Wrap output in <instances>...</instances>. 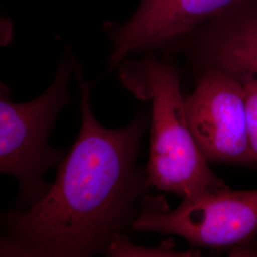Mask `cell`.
Wrapping results in <instances>:
<instances>
[{"mask_svg":"<svg viewBox=\"0 0 257 257\" xmlns=\"http://www.w3.org/2000/svg\"><path fill=\"white\" fill-rule=\"evenodd\" d=\"M105 254L110 256H192L193 251H177L174 249V243L172 241L165 242L157 248H144L133 245L130 239L121 233L116 235L106 248Z\"/></svg>","mask_w":257,"mask_h":257,"instance_id":"8","label":"cell"},{"mask_svg":"<svg viewBox=\"0 0 257 257\" xmlns=\"http://www.w3.org/2000/svg\"><path fill=\"white\" fill-rule=\"evenodd\" d=\"M242 85L245 90L248 143L254 163L257 164V82Z\"/></svg>","mask_w":257,"mask_h":257,"instance_id":"9","label":"cell"},{"mask_svg":"<svg viewBox=\"0 0 257 257\" xmlns=\"http://www.w3.org/2000/svg\"><path fill=\"white\" fill-rule=\"evenodd\" d=\"M14 35V24L11 19L0 16V47L8 45Z\"/></svg>","mask_w":257,"mask_h":257,"instance_id":"10","label":"cell"},{"mask_svg":"<svg viewBox=\"0 0 257 257\" xmlns=\"http://www.w3.org/2000/svg\"><path fill=\"white\" fill-rule=\"evenodd\" d=\"M243 0H141L128 21L111 31L110 69L132 53L175 46L197 28Z\"/></svg>","mask_w":257,"mask_h":257,"instance_id":"6","label":"cell"},{"mask_svg":"<svg viewBox=\"0 0 257 257\" xmlns=\"http://www.w3.org/2000/svg\"><path fill=\"white\" fill-rule=\"evenodd\" d=\"M175 46L204 70H220L242 84L257 82V0L241 1Z\"/></svg>","mask_w":257,"mask_h":257,"instance_id":"7","label":"cell"},{"mask_svg":"<svg viewBox=\"0 0 257 257\" xmlns=\"http://www.w3.org/2000/svg\"><path fill=\"white\" fill-rule=\"evenodd\" d=\"M132 224L138 231L174 234L194 247L241 248L257 234V190L211 187L171 210L162 196L145 197Z\"/></svg>","mask_w":257,"mask_h":257,"instance_id":"4","label":"cell"},{"mask_svg":"<svg viewBox=\"0 0 257 257\" xmlns=\"http://www.w3.org/2000/svg\"><path fill=\"white\" fill-rule=\"evenodd\" d=\"M80 87L81 128L59 162L55 182L27 209H13L1 220L0 256L86 257L104 253L138 215L147 189L137 165L146 120L108 128L92 113V84L73 60Z\"/></svg>","mask_w":257,"mask_h":257,"instance_id":"1","label":"cell"},{"mask_svg":"<svg viewBox=\"0 0 257 257\" xmlns=\"http://www.w3.org/2000/svg\"><path fill=\"white\" fill-rule=\"evenodd\" d=\"M120 79L141 100L152 102L148 186L191 196L224 184L211 172L187 119L180 76L175 65L147 56L124 60Z\"/></svg>","mask_w":257,"mask_h":257,"instance_id":"2","label":"cell"},{"mask_svg":"<svg viewBox=\"0 0 257 257\" xmlns=\"http://www.w3.org/2000/svg\"><path fill=\"white\" fill-rule=\"evenodd\" d=\"M73 59L59 64L55 80L36 99L16 103L9 88L0 83V173L18 178L20 202L31 205L46 193L44 175L64 157L52 147L50 134L60 111L70 102L68 83Z\"/></svg>","mask_w":257,"mask_h":257,"instance_id":"3","label":"cell"},{"mask_svg":"<svg viewBox=\"0 0 257 257\" xmlns=\"http://www.w3.org/2000/svg\"><path fill=\"white\" fill-rule=\"evenodd\" d=\"M194 140L208 161L253 165L248 143L245 90L223 71L206 69L195 90L185 98Z\"/></svg>","mask_w":257,"mask_h":257,"instance_id":"5","label":"cell"}]
</instances>
